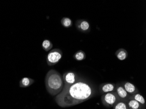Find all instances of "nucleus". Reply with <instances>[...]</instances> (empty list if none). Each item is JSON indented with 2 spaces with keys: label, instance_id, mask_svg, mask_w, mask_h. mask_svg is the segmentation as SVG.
Listing matches in <instances>:
<instances>
[{
  "label": "nucleus",
  "instance_id": "nucleus-5",
  "mask_svg": "<svg viewBox=\"0 0 146 109\" xmlns=\"http://www.w3.org/2000/svg\"><path fill=\"white\" fill-rule=\"evenodd\" d=\"M62 77L64 86H70L78 81L77 75L71 71L66 72L64 74Z\"/></svg>",
  "mask_w": 146,
  "mask_h": 109
},
{
  "label": "nucleus",
  "instance_id": "nucleus-17",
  "mask_svg": "<svg viewBox=\"0 0 146 109\" xmlns=\"http://www.w3.org/2000/svg\"><path fill=\"white\" fill-rule=\"evenodd\" d=\"M61 23L62 26L66 28L71 27L73 24V22L71 19L67 17L62 18L61 20Z\"/></svg>",
  "mask_w": 146,
  "mask_h": 109
},
{
  "label": "nucleus",
  "instance_id": "nucleus-13",
  "mask_svg": "<svg viewBox=\"0 0 146 109\" xmlns=\"http://www.w3.org/2000/svg\"><path fill=\"white\" fill-rule=\"evenodd\" d=\"M130 96L132 98H133V99L136 100L138 103H140L143 107H145L146 103H145V99H144V97L141 94L138 92V93H136V94L131 95Z\"/></svg>",
  "mask_w": 146,
  "mask_h": 109
},
{
  "label": "nucleus",
  "instance_id": "nucleus-8",
  "mask_svg": "<svg viewBox=\"0 0 146 109\" xmlns=\"http://www.w3.org/2000/svg\"><path fill=\"white\" fill-rule=\"evenodd\" d=\"M115 84L112 83H103L99 87V91L101 94H104L108 92L115 91Z\"/></svg>",
  "mask_w": 146,
  "mask_h": 109
},
{
  "label": "nucleus",
  "instance_id": "nucleus-16",
  "mask_svg": "<svg viewBox=\"0 0 146 109\" xmlns=\"http://www.w3.org/2000/svg\"><path fill=\"white\" fill-rule=\"evenodd\" d=\"M42 48L43 50L46 52L49 51L52 49V47H53V45L51 42L48 39H45L43 41L42 43Z\"/></svg>",
  "mask_w": 146,
  "mask_h": 109
},
{
  "label": "nucleus",
  "instance_id": "nucleus-1",
  "mask_svg": "<svg viewBox=\"0 0 146 109\" xmlns=\"http://www.w3.org/2000/svg\"><path fill=\"white\" fill-rule=\"evenodd\" d=\"M95 93L94 89L90 84L79 81L70 86H64L55 100L59 106L66 108L82 104L92 98Z\"/></svg>",
  "mask_w": 146,
  "mask_h": 109
},
{
  "label": "nucleus",
  "instance_id": "nucleus-9",
  "mask_svg": "<svg viewBox=\"0 0 146 109\" xmlns=\"http://www.w3.org/2000/svg\"><path fill=\"white\" fill-rule=\"evenodd\" d=\"M122 85H123L125 91L129 95H133L139 92L138 89L135 87L134 84H132L131 83L129 82H125L122 83Z\"/></svg>",
  "mask_w": 146,
  "mask_h": 109
},
{
  "label": "nucleus",
  "instance_id": "nucleus-3",
  "mask_svg": "<svg viewBox=\"0 0 146 109\" xmlns=\"http://www.w3.org/2000/svg\"><path fill=\"white\" fill-rule=\"evenodd\" d=\"M120 99L115 91L108 92L102 96L101 101L104 106L108 108L113 106Z\"/></svg>",
  "mask_w": 146,
  "mask_h": 109
},
{
  "label": "nucleus",
  "instance_id": "nucleus-12",
  "mask_svg": "<svg viewBox=\"0 0 146 109\" xmlns=\"http://www.w3.org/2000/svg\"><path fill=\"white\" fill-rule=\"evenodd\" d=\"M34 83V80L29 77H24L20 81V87L26 88L32 85Z\"/></svg>",
  "mask_w": 146,
  "mask_h": 109
},
{
  "label": "nucleus",
  "instance_id": "nucleus-2",
  "mask_svg": "<svg viewBox=\"0 0 146 109\" xmlns=\"http://www.w3.org/2000/svg\"><path fill=\"white\" fill-rule=\"evenodd\" d=\"M46 90L52 96L58 95L64 86V80L61 74L54 69L48 71L45 77Z\"/></svg>",
  "mask_w": 146,
  "mask_h": 109
},
{
  "label": "nucleus",
  "instance_id": "nucleus-15",
  "mask_svg": "<svg viewBox=\"0 0 146 109\" xmlns=\"http://www.w3.org/2000/svg\"><path fill=\"white\" fill-rule=\"evenodd\" d=\"M86 57L85 52L81 50L77 52L74 55V58L78 61H81L85 59Z\"/></svg>",
  "mask_w": 146,
  "mask_h": 109
},
{
  "label": "nucleus",
  "instance_id": "nucleus-7",
  "mask_svg": "<svg viewBox=\"0 0 146 109\" xmlns=\"http://www.w3.org/2000/svg\"><path fill=\"white\" fill-rule=\"evenodd\" d=\"M75 25L77 29L82 32H89L91 30L90 24L85 20H78L76 21Z\"/></svg>",
  "mask_w": 146,
  "mask_h": 109
},
{
  "label": "nucleus",
  "instance_id": "nucleus-4",
  "mask_svg": "<svg viewBox=\"0 0 146 109\" xmlns=\"http://www.w3.org/2000/svg\"><path fill=\"white\" fill-rule=\"evenodd\" d=\"M63 56V52L61 50L54 49L49 52L46 57V62L49 66L56 64L60 60Z\"/></svg>",
  "mask_w": 146,
  "mask_h": 109
},
{
  "label": "nucleus",
  "instance_id": "nucleus-14",
  "mask_svg": "<svg viewBox=\"0 0 146 109\" xmlns=\"http://www.w3.org/2000/svg\"><path fill=\"white\" fill-rule=\"evenodd\" d=\"M113 109H129L127 105V101L119 100L113 106Z\"/></svg>",
  "mask_w": 146,
  "mask_h": 109
},
{
  "label": "nucleus",
  "instance_id": "nucleus-10",
  "mask_svg": "<svg viewBox=\"0 0 146 109\" xmlns=\"http://www.w3.org/2000/svg\"><path fill=\"white\" fill-rule=\"evenodd\" d=\"M127 103L129 109H143L144 108L140 103L132 98L131 96L127 101Z\"/></svg>",
  "mask_w": 146,
  "mask_h": 109
},
{
  "label": "nucleus",
  "instance_id": "nucleus-6",
  "mask_svg": "<svg viewBox=\"0 0 146 109\" xmlns=\"http://www.w3.org/2000/svg\"><path fill=\"white\" fill-rule=\"evenodd\" d=\"M115 92L117 94L119 99L122 100L127 101L130 96V95L127 93L125 90L121 83H117L115 85Z\"/></svg>",
  "mask_w": 146,
  "mask_h": 109
},
{
  "label": "nucleus",
  "instance_id": "nucleus-11",
  "mask_svg": "<svg viewBox=\"0 0 146 109\" xmlns=\"http://www.w3.org/2000/svg\"><path fill=\"white\" fill-rule=\"evenodd\" d=\"M115 55L118 59L123 61L127 59L128 55V53L126 50L121 48L116 51Z\"/></svg>",
  "mask_w": 146,
  "mask_h": 109
}]
</instances>
